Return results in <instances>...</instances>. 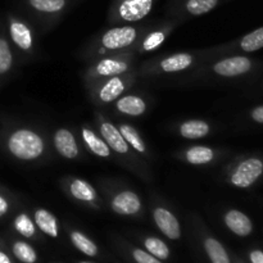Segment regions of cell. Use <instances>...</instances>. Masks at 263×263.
<instances>
[{"label": "cell", "mask_w": 263, "mask_h": 263, "mask_svg": "<svg viewBox=\"0 0 263 263\" xmlns=\"http://www.w3.org/2000/svg\"><path fill=\"white\" fill-rule=\"evenodd\" d=\"M220 0H185L184 9L193 17L207 14L218 5Z\"/></svg>", "instance_id": "28"}, {"label": "cell", "mask_w": 263, "mask_h": 263, "mask_svg": "<svg viewBox=\"0 0 263 263\" xmlns=\"http://www.w3.org/2000/svg\"><path fill=\"white\" fill-rule=\"evenodd\" d=\"M139 31L134 26H117L109 28L100 37V45L105 50H121L133 45L138 40Z\"/></svg>", "instance_id": "3"}, {"label": "cell", "mask_w": 263, "mask_h": 263, "mask_svg": "<svg viewBox=\"0 0 263 263\" xmlns=\"http://www.w3.org/2000/svg\"><path fill=\"white\" fill-rule=\"evenodd\" d=\"M252 68L251 59L247 57H230L213 64L212 71L222 77H235L247 73Z\"/></svg>", "instance_id": "10"}, {"label": "cell", "mask_w": 263, "mask_h": 263, "mask_svg": "<svg viewBox=\"0 0 263 263\" xmlns=\"http://www.w3.org/2000/svg\"><path fill=\"white\" fill-rule=\"evenodd\" d=\"M156 0H115L110 7L113 22L134 23L148 17Z\"/></svg>", "instance_id": "2"}, {"label": "cell", "mask_w": 263, "mask_h": 263, "mask_svg": "<svg viewBox=\"0 0 263 263\" xmlns=\"http://www.w3.org/2000/svg\"><path fill=\"white\" fill-rule=\"evenodd\" d=\"M153 220L158 230L170 240H179L181 238V225L172 211L166 207H156L153 210Z\"/></svg>", "instance_id": "8"}, {"label": "cell", "mask_w": 263, "mask_h": 263, "mask_svg": "<svg viewBox=\"0 0 263 263\" xmlns=\"http://www.w3.org/2000/svg\"><path fill=\"white\" fill-rule=\"evenodd\" d=\"M35 225L44 235L51 239H57L59 236V221L54 213H51L45 208H37L33 213Z\"/></svg>", "instance_id": "15"}, {"label": "cell", "mask_w": 263, "mask_h": 263, "mask_svg": "<svg viewBox=\"0 0 263 263\" xmlns=\"http://www.w3.org/2000/svg\"><path fill=\"white\" fill-rule=\"evenodd\" d=\"M110 208L117 215L131 217V216H136L140 213L143 203H141V198L139 197L138 193H135L134 190H121L117 194L113 195L112 200H110Z\"/></svg>", "instance_id": "6"}, {"label": "cell", "mask_w": 263, "mask_h": 263, "mask_svg": "<svg viewBox=\"0 0 263 263\" xmlns=\"http://www.w3.org/2000/svg\"><path fill=\"white\" fill-rule=\"evenodd\" d=\"M13 53L9 43L4 36H0V76H4L12 69Z\"/></svg>", "instance_id": "30"}, {"label": "cell", "mask_w": 263, "mask_h": 263, "mask_svg": "<svg viewBox=\"0 0 263 263\" xmlns=\"http://www.w3.org/2000/svg\"><path fill=\"white\" fill-rule=\"evenodd\" d=\"M202 244L205 256L211 263H231L228 251L222 246V243L215 236L205 235L202 239Z\"/></svg>", "instance_id": "19"}, {"label": "cell", "mask_w": 263, "mask_h": 263, "mask_svg": "<svg viewBox=\"0 0 263 263\" xmlns=\"http://www.w3.org/2000/svg\"><path fill=\"white\" fill-rule=\"evenodd\" d=\"M211 133V125L203 120H187L179 126V134L185 139H203Z\"/></svg>", "instance_id": "22"}, {"label": "cell", "mask_w": 263, "mask_h": 263, "mask_svg": "<svg viewBox=\"0 0 263 263\" xmlns=\"http://www.w3.org/2000/svg\"><path fill=\"white\" fill-rule=\"evenodd\" d=\"M53 143L54 146H55V151L63 158L72 161V159H76L79 157V144H77V140L73 134H72V131L68 130V128H58L54 133Z\"/></svg>", "instance_id": "12"}, {"label": "cell", "mask_w": 263, "mask_h": 263, "mask_svg": "<svg viewBox=\"0 0 263 263\" xmlns=\"http://www.w3.org/2000/svg\"><path fill=\"white\" fill-rule=\"evenodd\" d=\"M12 253L21 263H37L39 261L36 249L25 240H15L12 244Z\"/></svg>", "instance_id": "25"}, {"label": "cell", "mask_w": 263, "mask_h": 263, "mask_svg": "<svg viewBox=\"0 0 263 263\" xmlns=\"http://www.w3.org/2000/svg\"><path fill=\"white\" fill-rule=\"evenodd\" d=\"M130 256L131 259L135 263H163V261L152 256V254L149 253V252H146L145 249L136 248V247H131Z\"/></svg>", "instance_id": "32"}, {"label": "cell", "mask_w": 263, "mask_h": 263, "mask_svg": "<svg viewBox=\"0 0 263 263\" xmlns=\"http://www.w3.org/2000/svg\"><path fill=\"white\" fill-rule=\"evenodd\" d=\"M98 127H99L100 136L104 139V141L108 144L110 151L116 152V153L121 154V156H127L130 153V145H128L127 141L125 140L123 135L121 134L118 126H116L115 123L105 120V118L99 117Z\"/></svg>", "instance_id": "7"}, {"label": "cell", "mask_w": 263, "mask_h": 263, "mask_svg": "<svg viewBox=\"0 0 263 263\" xmlns=\"http://www.w3.org/2000/svg\"><path fill=\"white\" fill-rule=\"evenodd\" d=\"M28 7L41 14H59L68 5V0H26Z\"/></svg>", "instance_id": "23"}, {"label": "cell", "mask_w": 263, "mask_h": 263, "mask_svg": "<svg viewBox=\"0 0 263 263\" xmlns=\"http://www.w3.org/2000/svg\"><path fill=\"white\" fill-rule=\"evenodd\" d=\"M131 61L128 57H107L97 62L90 71L92 79H109V77L125 74L130 68Z\"/></svg>", "instance_id": "5"}, {"label": "cell", "mask_w": 263, "mask_h": 263, "mask_svg": "<svg viewBox=\"0 0 263 263\" xmlns=\"http://www.w3.org/2000/svg\"><path fill=\"white\" fill-rule=\"evenodd\" d=\"M9 36L14 45L23 51H30L33 48V33L25 21L17 17H9Z\"/></svg>", "instance_id": "11"}, {"label": "cell", "mask_w": 263, "mask_h": 263, "mask_svg": "<svg viewBox=\"0 0 263 263\" xmlns=\"http://www.w3.org/2000/svg\"><path fill=\"white\" fill-rule=\"evenodd\" d=\"M251 262L252 263H263V252L262 251H252L251 252Z\"/></svg>", "instance_id": "35"}, {"label": "cell", "mask_w": 263, "mask_h": 263, "mask_svg": "<svg viewBox=\"0 0 263 263\" xmlns=\"http://www.w3.org/2000/svg\"><path fill=\"white\" fill-rule=\"evenodd\" d=\"M77 263H95V262H90V261H80V262H77Z\"/></svg>", "instance_id": "37"}, {"label": "cell", "mask_w": 263, "mask_h": 263, "mask_svg": "<svg viewBox=\"0 0 263 263\" xmlns=\"http://www.w3.org/2000/svg\"><path fill=\"white\" fill-rule=\"evenodd\" d=\"M116 108L120 113L130 117H139L146 112V102L138 95H125L120 97L116 102Z\"/></svg>", "instance_id": "17"}, {"label": "cell", "mask_w": 263, "mask_h": 263, "mask_svg": "<svg viewBox=\"0 0 263 263\" xmlns=\"http://www.w3.org/2000/svg\"><path fill=\"white\" fill-rule=\"evenodd\" d=\"M68 238L71 241L72 246L82 253L84 256L90 257V258H94L99 254V248H98L97 243H95L92 239H90L86 234H84L80 230H69L68 231Z\"/></svg>", "instance_id": "20"}, {"label": "cell", "mask_w": 263, "mask_h": 263, "mask_svg": "<svg viewBox=\"0 0 263 263\" xmlns=\"http://www.w3.org/2000/svg\"><path fill=\"white\" fill-rule=\"evenodd\" d=\"M252 118H253L256 122L263 123V105L254 108V109L252 110Z\"/></svg>", "instance_id": "34"}, {"label": "cell", "mask_w": 263, "mask_h": 263, "mask_svg": "<svg viewBox=\"0 0 263 263\" xmlns=\"http://www.w3.org/2000/svg\"><path fill=\"white\" fill-rule=\"evenodd\" d=\"M8 152L20 161H36L45 152V141L31 128H17L7 139Z\"/></svg>", "instance_id": "1"}, {"label": "cell", "mask_w": 263, "mask_h": 263, "mask_svg": "<svg viewBox=\"0 0 263 263\" xmlns=\"http://www.w3.org/2000/svg\"><path fill=\"white\" fill-rule=\"evenodd\" d=\"M168 31L170 30H166V28H159V30H154L152 32H149L144 37L143 43L140 44V50L144 51V53L157 50L166 41Z\"/></svg>", "instance_id": "29"}, {"label": "cell", "mask_w": 263, "mask_h": 263, "mask_svg": "<svg viewBox=\"0 0 263 263\" xmlns=\"http://www.w3.org/2000/svg\"><path fill=\"white\" fill-rule=\"evenodd\" d=\"M8 211H9V202H8V199L5 198V195H3L2 193H0V218H2L3 216L7 215Z\"/></svg>", "instance_id": "33"}, {"label": "cell", "mask_w": 263, "mask_h": 263, "mask_svg": "<svg viewBox=\"0 0 263 263\" xmlns=\"http://www.w3.org/2000/svg\"><path fill=\"white\" fill-rule=\"evenodd\" d=\"M81 136L84 140L86 148L95 154L99 158H109L110 157V148L105 143L102 136L98 135L94 130L89 127L81 128Z\"/></svg>", "instance_id": "18"}, {"label": "cell", "mask_w": 263, "mask_h": 263, "mask_svg": "<svg viewBox=\"0 0 263 263\" xmlns=\"http://www.w3.org/2000/svg\"><path fill=\"white\" fill-rule=\"evenodd\" d=\"M240 48L244 51H256L263 48V27L244 36L240 41Z\"/></svg>", "instance_id": "31"}, {"label": "cell", "mask_w": 263, "mask_h": 263, "mask_svg": "<svg viewBox=\"0 0 263 263\" xmlns=\"http://www.w3.org/2000/svg\"><path fill=\"white\" fill-rule=\"evenodd\" d=\"M121 134L123 135L125 140L127 141V144L130 145V148H133L134 151L138 152L139 154H146V145L145 141L143 140V138L140 136L139 131L136 130L134 126L127 125V123H121L118 126Z\"/></svg>", "instance_id": "26"}, {"label": "cell", "mask_w": 263, "mask_h": 263, "mask_svg": "<svg viewBox=\"0 0 263 263\" xmlns=\"http://www.w3.org/2000/svg\"><path fill=\"white\" fill-rule=\"evenodd\" d=\"M13 228L21 236L26 239H35L36 234H37L35 221L25 212L15 216L14 221H13Z\"/></svg>", "instance_id": "27"}, {"label": "cell", "mask_w": 263, "mask_h": 263, "mask_svg": "<svg viewBox=\"0 0 263 263\" xmlns=\"http://www.w3.org/2000/svg\"><path fill=\"white\" fill-rule=\"evenodd\" d=\"M195 58L190 53H176L162 59L158 64V69L163 73H177L186 71L194 64Z\"/></svg>", "instance_id": "14"}, {"label": "cell", "mask_w": 263, "mask_h": 263, "mask_svg": "<svg viewBox=\"0 0 263 263\" xmlns=\"http://www.w3.org/2000/svg\"><path fill=\"white\" fill-rule=\"evenodd\" d=\"M144 249L161 261H167L171 257V249L167 246L166 241L157 236H146L143 240Z\"/></svg>", "instance_id": "24"}, {"label": "cell", "mask_w": 263, "mask_h": 263, "mask_svg": "<svg viewBox=\"0 0 263 263\" xmlns=\"http://www.w3.org/2000/svg\"><path fill=\"white\" fill-rule=\"evenodd\" d=\"M130 82V77L126 76V73L121 74V76L109 77L98 89V99L100 103H105V104L115 102L126 91Z\"/></svg>", "instance_id": "9"}, {"label": "cell", "mask_w": 263, "mask_h": 263, "mask_svg": "<svg viewBox=\"0 0 263 263\" xmlns=\"http://www.w3.org/2000/svg\"><path fill=\"white\" fill-rule=\"evenodd\" d=\"M216 153L212 148L205 145H194L187 148L182 154V158L186 163L193 166H203L215 161Z\"/></svg>", "instance_id": "21"}, {"label": "cell", "mask_w": 263, "mask_h": 263, "mask_svg": "<svg viewBox=\"0 0 263 263\" xmlns=\"http://www.w3.org/2000/svg\"><path fill=\"white\" fill-rule=\"evenodd\" d=\"M0 263H13L12 258L9 257V254L2 248H0Z\"/></svg>", "instance_id": "36"}, {"label": "cell", "mask_w": 263, "mask_h": 263, "mask_svg": "<svg viewBox=\"0 0 263 263\" xmlns=\"http://www.w3.org/2000/svg\"><path fill=\"white\" fill-rule=\"evenodd\" d=\"M223 221L229 230L238 236H248L253 230L251 218L238 210L228 211L223 216Z\"/></svg>", "instance_id": "13"}, {"label": "cell", "mask_w": 263, "mask_h": 263, "mask_svg": "<svg viewBox=\"0 0 263 263\" xmlns=\"http://www.w3.org/2000/svg\"><path fill=\"white\" fill-rule=\"evenodd\" d=\"M68 193L79 202L94 204L98 202V193L90 182L82 179H71L68 182Z\"/></svg>", "instance_id": "16"}, {"label": "cell", "mask_w": 263, "mask_h": 263, "mask_svg": "<svg viewBox=\"0 0 263 263\" xmlns=\"http://www.w3.org/2000/svg\"><path fill=\"white\" fill-rule=\"evenodd\" d=\"M263 172V162L257 158H249L238 164L235 171L230 177V181L234 186L246 189L252 186Z\"/></svg>", "instance_id": "4"}]
</instances>
